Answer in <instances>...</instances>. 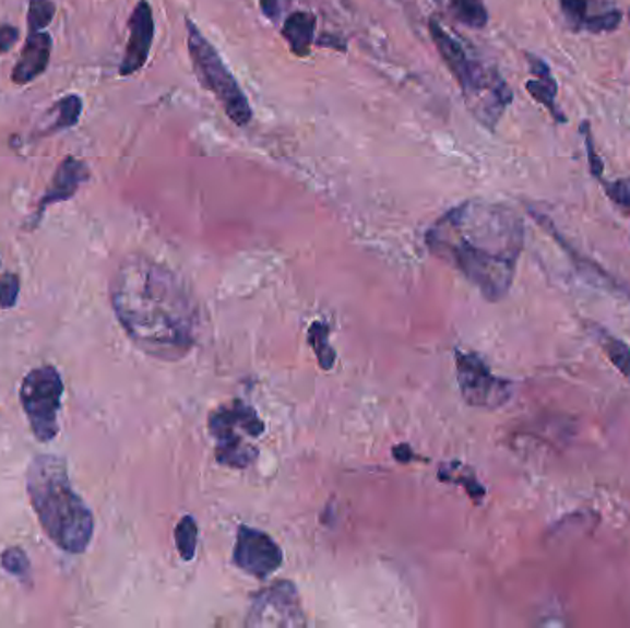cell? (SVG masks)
<instances>
[{
    "mask_svg": "<svg viewBox=\"0 0 630 628\" xmlns=\"http://www.w3.org/2000/svg\"><path fill=\"white\" fill-rule=\"evenodd\" d=\"M527 66H530L531 74L535 76L525 83L527 93L533 96V100L546 107L549 115H551L557 122H566L564 115H562L559 106H557V91H559V85H557V80H555L554 74H551V69H549L548 63H546L544 59L536 58L533 54H527Z\"/></svg>",
    "mask_w": 630,
    "mask_h": 628,
    "instance_id": "15",
    "label": "cell"
},
{
    "mask_svg": "<svg viewBox=\"0 0 630 628\" xmlns=\"http://www.w3.org/2000/svg\"><path fill=\"white\" fill-rule=\"evenodd\" d=\"M450 10L468 28L482 29L489 23V12L484 0H450Z\"/></svg>",
    "mask_w": 630,
    "mask_h": 628,
    "instance_id": "18",
    "label": "cell"
},
{
    "mask_svg": "<svg viewBox=\"0 0 630 628\" xmlns=\"http://www.w3.org/2000/svg\"><path fill=\"white\" fill-rule=\"evenodd\" d=\"M187 29H189V54L195 76L203 83V87L214 94V98L224 107L225 115L236 126H248L253 118V109L240 83L236 82V78L225 66L213 43L201 34V29L190 19H187Z\"/></svg>",
    "mask_w": 630,
    "mask_h": 628,
    "instance_id": "5",
    "label": "cell"
},
{
    "mask_svg": "<svg viewBox=\"0 0 630 628\" xmlns=\"http://www.w3.org/2000/svg\"><path fill=\"white\" fill-rule=\"evenodd\" d=\"M581 133H583L584 137V144H586V155H589L590 171H592V176H594L595 179H599V181H602L603 168H605V166H603V161L599 159V155H597V152H595L594 139H592V133H590L589 122H583V126H581Z\"/></svg>",
    "mask_w": 630,
    "mask_h": 628,
    "instance_id": "26",
    "label": "cell"
},
{
    "mask_svg": "<svg viewBox=\"0 0 630 628\" xmlns=\"http://www.w3.org/2000/svg\"><path fill=\"white\" fill-rule=\"evenodd\" d=\"M426 246L437 259L454 265L485 299L498 303L513 286L524 249V222L501 203L465 201L431 225Z\"/></svg>",
    "mask_w": 630,
    "mask_h": 628,
    "instance_id": "2",
    "label": "cell"
},
{
    "mask_svg": "<svg viewBox=\"0 0 630 628\" xmlns=\"http://www.w3.org/2000/svg\"><path fill=\"white\" fill-rule=\"evenodd\" d=\"M436 2H442V0H436Z\"/></svg>",
    "mask_w": 630,
    "mask_h": 628,
    "instance_id": "29",
    "label": "cell"
},
{
    "mask_svg": "<svg viewBox=\"0 0 630 628\" xmlns=\"http://www.w3.org/2000/svg\"><path fill=\"white\" fill-rule=\"evenodd\" d=\"M233 560L236 566L257 579H265L277 571L283 564V552L272 536L265 535L259 529L242 525L236 536Z\"/></svg>",
    "mask_w": 630,
    "mask_h": 628,
    "instance_id": "10",
    "label": "cell"
},
{
    "mask_svg": "<svg viewBox=\"0 0 630 628\" xmlns=\"http://www.w3.org/2000/svg\"><path fill=\"white\" fill-rule=\"evenodd\" d=\"M248 627H305L301 600L292 582H275L253 600Z\"/></svg>",
    "mask_w": 630,
    "mask_h": 628,
    "instance_id": "9",
    "label": "cell"
},
{
    "mask_svg": "<svg viewBox=\"0 0 630 628\" xmlns=\"http://www.w3.org/2000/svg\"><path fill=\"white\" fill-rule=\"evenodd\" d=\"M264 423L259 413L242 400L222 405L209 417V431L213 434L216 445L218 463L230 469H248L253 463L259 450L246 442L243 437H260L264 434Z\"/></svg>",
    "mask_w": 630,
    "mask_h": 628,
    "instance_id": "6",
    "label": "cell"
},
{
    "mask_svg": "<svg viewBox=\"0 0 630 628\" xmlns=\"http://www.w3.org/2000/svg\"><path fill=\"white\" fill-rule=\"evenodd\" d=\"M259 2L262 13L272 21H277L283 15L284 7L288 4V0H259Z\"/></svg>",
    "mask_w": 630,
    "mask_h": 628,
    "instance_id": "27",
    "label": "cell"
},
{
    "mask_svg": "<svg viewBox=\"0 0 630 628\" xmlns=\"http://www.w3.org/2000/svg\"><path fill=\"white\" fill-rule=\"evenodd\" d=\"M0 564L12 576L23 577L28 573V557L21 547H8L7 552L0 555Z\"/></svg>",
    "mask_w": 630,
    "mask_h": 628,
    "instance_id": "23",
    "label": "cell"
},
{
    "mask_svg": "<svg viewBox=\"0 0 630 628\" xmlns=\"http://www.w3.org/2000/svg\"><path fill=\"white\" fill-rule=\"evenodd\" d=\"M602 347L607 354L608 359L613 362L614 367L621 372L630 382V347L625 341L614 337L608 332H599Z\"/></svg>",
    "mask_w": 630,
    "mask_h": 628,
    "instance_id": "19",
    "label": "cell"
},
{
    "mask_svg": "<svg viewBox=\"0 0 630 628\" xmlns=\"http://www.w3.org/2000/svg\"><path fill=\"white\" fill-rule=\"evenodd\" d=\"M88 176H91V171L83 161L76 159V157H67V159L61 161V165L54 174L50 187L47 188V192L43 194L41 201L37 205L34 225H37V222L41 220L48 206L74 198L83 182L88 181Z\"/></svg>",
    "mask_w": 630,
    "mask_h": 628,
    "instance_id": "13",
    "label": "cell"
},
{
    "mask_svg": "<svg viewBox=\"0 0 630 628\" xmlns=\"http://www.w3.org/2000/svg\"><path fill=\"white\" fill-rule=\"evenodd\" d=\"M50 54L52 37L48 36L47 32H29L17 66L13 67V83L26 85L41 76L43 72L47 71Z\"/></svg>",
    "mask_w": 630,
    "mask_h": 628,
    "instance_id": "14",
    "label": "cell"
},
{
    "mask_svg": "<svg viewBox=\"0 0 630 628\" xmlns=\"http://www.w3.org/2000/svg\"><path fill=\"white\" fill-rule=\"evenodd\" d=\"M83 111V102L76 94L66 96L52 107V111L48 112L47 128H43V135H52L58 131L69 130L72 126H76L80 120V115Z\"/></svg>",
    "mask_w": 630,
    "mask_h": 628,
    "instance_id": "17",
    "label": "cell"
},
{
    "mask_svg": "<svg viewBox=\"0 0 630 628\" xmlns=\"http://www.w3.org/2000/svg\"><path fill=\"white\" fill-rule=\"evenodd\" d=\"M54 15H56V4H54L52 0H29V32H43L48 24L52 23Z\"/></svg>",
    "mask_w": 630,
    "mask_h": 628,
    "instance_id": "22",
    "label": "cell"
},
{
    "mask_svg": "<svg viewBox=\"0 0 630 628\" xmlns=\"http://www.w3.org/2000/svg\"><path fill=\"white\" fill-rule=\"evenodd\" d=\"M457 382L466 404L482 410H498L513 396V382L492 375L484 359L472 353H455Z\"/></svg>",
    "mask_w": 630,
    "mask_h": 628,
    "instance_id": "8",
    "label": "cell"
},
{
    "mask_svg": "<svg viewBox=\"0 0 630 628\" xmlns=\"http://www.w3.org/2000/svg\"><path fill=\"white\" fill-rule=\"evenodd\" d=\"M428 29L444 66L460 83L461 94L472 117L487 130L495 131L507 107L513 102V91L496 67L472 58L436 17L430 19Z\"/></svg>",
    "mask_w": 630,
    "mask_h": 628,
    "instance_id": "4",
    "label": "cell"
},
{
    "mask_svg": "<svg viewBox=\"0 0 630 628\" xmlns=\"http://www.w3.org/2000/svg\"><path fill=\"white\" fill-rule=\"evenodd\" d=\"M318 17L310 12H295L284 21L283 37L292 52L299 58H307L316 39Z\"/></svg>",
    "mask_w": 630,
    "mask_h": 628,
    "instance_id": "16",
    "label": "cell"
},
{
    "mask_svg": "<svg viewBox=\"0 0 630 628\" xmlns=\"http://www.w3.org/2000/svg\"><path fill=\"white\" fill-rule=\"evenodd\" d=\"M26 493L43 531L59 549L72 555L87 549L95 518L72 487L63 459L37 455L26 472Z\"/></svg>",
    "mask_w": 630,
    "mask_h": 628,
    "instance_id": "3",
    "label": "cell"
},
{
    "mask_svg": "<svg viewBox=\"0 0 630 628\" xmlns=\"http://www.w3.org/2000/svg\"><path fill=\"white\" fill-rule=\"evenodd\" d=\"M19 289H21V282L15 273H7L0 276V308H13L17 303Z\"/></svg>",
    "mask_w": 630,
    "mask_h": 628,
    "instance_id": "25",
    "label": "cell"
},
{
    "mask_svg": "<svg viewBox=\"0 0 630 628\" xmlns=\"http://www.w3.org/2000/svg\"><path fill=\"white\" fill-rule=\"evenodd\" d=\"M310 343H312L313 351L318 354L319 364L323 369H332L334 362H336V354L332 351L329 343V327L324 323H313L310 327Z\"/></svg>",
    "mask_w": 630,
    "mask_h": 628,
    "instance_id": "21",
    "label": "cell"
},
{
    "mask_svg": "<svg viewBox=\"0 0 630 628\" xmlns=\"http://www.w3.org/2000/svg\"><path fill=\"white\" fill-rule=\"evenodd\" d=\"M19 29L10 24L0 26V52L4 54L17 43Z\"/></svg>",
    "mask_w": 630,
    "mask_h": 628,
    "instance_id": "28",
    "label": "cell"
},
{
    "mask_svg": "<svg viewBox=\"0 0 630 628\" xmlns=\"http://www.w3.org/2000/svg\"><path fill=\"white\" fill-rule=\"evenodd\" d=\"M602 182L608 198H610L616 205L625 209V211H630V177L616 179V181H605V179H602Z\"/></svg>",
    "mask_w": 630,
    "mask_h": 628,
    "instance_id": "24",
    "label": "cell"
},
{
    "mask_svg": "<svg viewBox=\"0 0 630 628\" xmlns=\"http://www.w3.org/2000/svg\"><path fill=\"white\" fill-rule=\"evenodd\" d=\"M111 303L128 337L147 356L179 362L195 347L200 308L165 265L139 254L126 259L112 276Z\"/></svg>",
    "mask_w": 630,
    "mask_h": 628,
    "instance_id": "1",
    "label": "cell"
},
{
    "mask_svg": "<svg viewBox=\"0 0 630 628\" xmlns=\"http://www.w3.org/2000/svg\"><path fill=\"white\" fill-rule=\"evenodd\" d=\"M155 21L152 7L141 0L130 17V39L126 45L124 58L120 63V76H131L146 66L154 45Z\"/></svg>",
    "mask_w": 630,
    "mask_h": 628,
    "instance_id": "11",
    "label": "cell"
},
{
    "mask_svg": "<svg viewBox=\"0 0 630 628\" xmlns=\"http://www.w3.org/2000/svg\"><path fill=\"white\" fill-rule=\"evenodd\" d=\"M198 535H200V529H198L194 518L185 517L181 518V522L177 523V552L183 557V560H192L194 558L195 547H198Z\"/></svg>",
    "mask_w": 630,
    "mask_h": 628,
    "instance_id": "20",
    "label": "cell"
},
{
    "mask_svg": "<svg viewBox=\"0 0 630 628\" xmlns=\"http://www.w3.org/2000/svg\"><path fill=\"white\" fill-rule=\"evenodd\" d=\"M63 378L52 365L29 370L21 386V404L32 434L39 442H50L58 435V415L63 399Z\"/></svg>",
    "mask_w": 630,
    "mask_h": 628,
    "instance_id": "7",
    "label": "cell"
},
{
    "mask_svg": "<svg viewBox=\"0 0 630 628\" xmlns=\"http://www.w3.org/2000/svg\"><path fill=\"white\" fill-rule=\"evenodd\" d=\"M560 12L573 29L603 34L618 29L623 13L618 8L605 7L599 0H559Z\"/></svg>",
    "mask_w": 630,
    "mask_h": 628,
    "instance_id": "12",
    "label": "cell"
}]
</instances>
